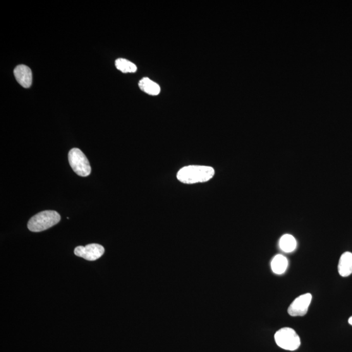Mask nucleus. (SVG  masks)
<instances>
[{
    "instance_id": "nucleus-13",
    "label": "nucleus",
    "mask_w": 352,
    "mask_h": 352,
    "mask_svg": "<svg viewBox=\"0 0 352 352\" xmlns=\"http://www.w3.org/2000/svg\"><path fill=\"white\" fill-rule=\"evenodd\" d=\"M348 322H349V324L352 325V317H351L350 318H349Z\"/></svg>"
},
{
    "instance_id": "nucleus-5",
    "label": "nucleus",
    "mask_w": 352,
    "mask_h": 352,
    "mask_svg": "<svg viewBox=\"0 0 352 352\" xmlns=\"http://www.w3.org/2000/svg\"><path fill=\"white\" fill-rule=\"evenodd\" d=\"M313 296L305 294L299 296L289 305L288 313L292 317H303L308 312Z\"/></svg>"
},
{
    "instance_id": "nucleus-8",
    "label": "nucleus",
    "mask_w": 352,
    "mask_h": 352,
    "mask_svg": "<svg viewBox=\"0 0 352 352\" xmlns=\"http://www.w3.org/2000/svg\"><path fill=\"white\" fill-rule=\"evenodd\" d=\"M338 270L339 274L343 277H348L352 274V253L346 252L340 258Z\"/></svg>"
},
{
    "instance_id": "nucleus-10",
    "label": "nucleus",
    "mask_w": 352,
    "mask_h": 352,
    "mask_svg": "<svg viewBox=\"0 0 352 352\" xmlns=\"http://www.w3.org/2000/svg\"><path fill=\"white\" fill-rule=\"evenodd\" d=\"M141 90L151 95H157L160 92V88L157 83L148 78H143L138 84Z\"/></svg>"
},
{
    "instance_id": "nucleus-1",
    "label": "nucleus",
    "mask_w": 352,
    "mask_h": 352,
    "mask_svg": "<svg viewBox=\"0 0 352 352\" xmlns=\"http://www.w3.org/2000/svg\"><path fill=\"white\" fill-rule=\"evenodd\" d=\"M214 174L215 171L212 167L191 165L181 169L178 172L177 178L182 183L194 184L209 181Z\"/></svg>"
},
{
    "instance_id": "nucleus-9",
    "label": "nucleus",
    "mask_w": 352,
    "mask_h": 352,
    "mask_svg": "<svg viewBox=\"0 0 352 352\" xmlns=\"http://www.w3.org/2000/svg\"><path fill=\"white\" fill-rule=\"evenodd\" d=\"M288 260L283 255H277L275 256L271 263L273 272L277 275L284 274L288 267Z\"/></svg>"
},
{
    "instance_id": "nucleus-11",
    "label": "nucleus",
    "mask_w": 352,
    "mask_h": 352,
    "mask_svg": "<svg viewBox=\"0 0 352 352\" xmlns=\"http://www.w3.org/2000/svg\"><path fill=\"white\" fill-rule=\"evenodd\" d=\"M279 246L284 252L291 253L295 250L297 242L296 239L292 235L285 234L280 239Z\"/></svg>"
},
{
    "instance_id": "nucleus-7",
    "label": "nucleus",
    "mask_w": 352,
    "mask_h": 352,
    "mask_svg": "<svg viewBox=\"0 0 352 352\" xmlns=\"http://www.w3.org/2000/svg\"><path fill=\"white\" fill-rule=\"evenodd\" d=\"M16 80L23 87L30 88L32 84V73L29 67L25 65H19L14 70Z\"/></svg>"
},
{
    "instance_id": "nucleus-6",
    "label": "nucleus",
    "mask_w": 352,
    "mask_h": 352,
    "mask_svg": "<svg viewBox=\"0 0 352 352\" xmlns=\"http://www.w3.org/2000/svg\"><path fill=\"white\" fill-rule=\"evenodd\" d=\"M105 253V249L99 244H89L85 246H78L75 249L76 256L85 258L88 261H95L99 259Z\"/></svg>"
},
{
    "instance_id": "nucleus-12",
    "label": "nucleus",
    "mask_w": 352,
    "mask_h": 352,
    "mask_svg": "<svg viewBox=\"0 0 352 352\" xmlns=\"http://www.w3.org/2000/svg\"><path fill=\"white\" fill-rule=\"evenodd\" d=\"M115 65H116V68L119 71H121L122 73H135L137 70V68L135 65L126 59H117L115 62Z\"/></svg>"
},
{
    "instance_id": "nucleus-4",
    "label": "nucleus",
    "mask_w": 352,
    "mask_h": 352,
    "mask_svg": "<svg viewBox=\"0 0 352 352\" xmlns=\"http://www.w3.org/2000/svg\"><path fill=\"white\" fill-rule=\"evenodd\" d=\"M68 159L73 171L78 176L86 177L91 174L92 169L90 162L85 153L80 150L73 148L69 151Z\"/></svg>"
},
{
    "instance_id": "nucleus-2",
    "label": "nucleus",
    "mask_w": 352,
    "mask_h": 352,
    "mask_svg": "<svg viewBox=\"0 0 352 352\" xmlns=\"http://www.w3.org/2000/svg\"><path fill=\"white\" fill-rule=\"evenodd\" d=\"M60 220V215L55 211H43L31 218L28 228L33 232H42L57 224Z\"/></svg>"
},
{
    "instance_id": "nucleus-3",
    "label": "nucleus",
    "mask_w": 352,
    "mask_h": 352,
    "mask_svg": "<svg viewBox=\"0 0 352 352\" xmlns=\"http://www.w3.org/2000/svg\"><path fill=\"white\" fill-rule=\"evenodd\" d=\"M275 341L278 346L286 350L294 351L301 345L300 338L293 329L284 327L275 335Z\"/></svg>"
}]
</instances>
